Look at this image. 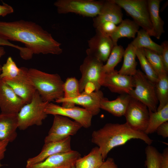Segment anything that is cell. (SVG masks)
Returning <instances> with one entry per match:
<instances>
[{"instance_id": "cell-1", "label": "cell", "mask_w": 168, "mask_h": 168, "mask_svg": "<svg viewBox=\"0 0 168 168\" xmlns=\"http://www.w3.org/2000/svg\"><path fill=\"white\" fill-rule=\"evenodd\" d=\"M0 35L9 40L23 43L33 54L59 55L63 52L61 43L41 26L31 21H0Z\"/></svg>"}, {"instance_id": "cell-27", "label": "cell", "mask_w": 168, "mask_h": 168, "mask_svg": "<svg viewBox=\"0 0 168 168\" xmlns=\"http://www.w3.org/2000/svg\"><path fill=\"white\" fill-rule=\"evenodd\" d=\"M149 110V120L144 133L148 135L156 132L157 127L168 121V104L161 109L153 112Z\"/></svg>"}, {"instance_id": "cell-7", "label": "cell", "mask_w": 168, "mask_h": 168, "mask_svg": "<svg viewBox=\"0 0 168 168\" xmlns=\"http://www.w3.org/2000/svg\"><path fill=\"white\" fill-rule=\"evenodd\" d=\"M150 36L155 34L150 21L147 0H113Z\"/></svg>"}, {"instance_id": "cell-31", "label": "cell", "mask_w": 168, "mask_h": 168, "mask_svg": "<svg viewBox=\"0 0 168 168\" xmlns=\"http://www.w3.org/2000/svg\"><path fill=\"white\" fill-rule=\"evenodd\" d=\"M136 54L144 73L150 81L155 84L158 79V75L145 57L142 49H136Z\"/></svg>"}, {"instance_id": "cell-22", "label": "cell", "mask_w": 168, "mask_h": 168, "mask_svg": "<svg viewBox=\"0 0 168 168\" xmlns=\"http://www.w3.org/2000/svg\"><path fill=\"white\" fill-rule=\"evenodd\" d=\"M161 0H147L148 12L150 21L155 37L159 39L164 33V22L160 16V6Z\"/></svg>"}, {"instance_id": "cell-35", "label": "cell", "mask_w": 168, "mask_h": 168, "mask_svg": "<svg viewBox=\"0 0 168 168\" xmlns=\"http://www.w3.org/2000/svg\"><path fill=\"white\" fill-rule=\"evenodd\" d=\"M0 46H7L14 48L20 51L21 57L24 60L29 58L31 56L30 51L25 47H21L10 42L9 40L0 35Z\"/></svg>"}, {"instance_id": "cell-38", "label": "cell", "mask_w": 168, "mask_h": 168, "mask_svg": "<svg viewBox=\"0 0 168 168\" xmlns=\"http://www.w3.org/2000/svg\"><path fill=\"white\" fill-rule=\"evenodd\" d=\"M158 135L164 138L168 137V122H166L159 126L156 131Z\"/></svg>"}, {"instance_id": "cell-2", "label": "cell", "mask_w": 168, "mask_h": 168, "mask_svg": "<svg viewBox=\"0 0 168 168\" xmlns=\"http://www.w3.org/2000/svg\"><path fill=\"white\" fill-rule=\"evenodd\" d=\"M91 141L97 145L103 160L114 147L125 144L132 139H140L147 145L153 140L145 133L133 130L126 123H107L102 128L93 131Z\"/></svg>"}, {"instance_id": "cell-41", "label": "cell", "mask_w": 168, "mask_h": 168, "mask_svg": "<svg viewBox=\"0 0 168 168\" xmlns=\"http://www.w3.org/2000/svg\"><path fill=\"white\" fill-rule=\"evenodd\" d=\"M99 168H118L113 158H108L104 161Z\"/></svg>"}, {"instance_id": "cell-4", "label": "cell", "mask_w": 168, "mask_h": 168, "mask_svg": "<svg viewBox=\"0 0 168 168\" xmlns=\"http://www.w3.org/2000/svg\"><path fill=\"white\" fill-rule=\"evenodd\" d=\"M49 103L44 101L36 91L31 101L17 114L18 128L23 130L34 125H41L47 117L45 110Z\"/></svg>"}, {"instance_id": "cell-12", "label": "cell", "mask_w": 168, "mask_h": 168, "mask_svg": "<svg viewBox=\"0 0 168 168\" xmlns=\"http://www.w3.org/2000/svg\"><path fill=\"white\" fill-rule=\"evenodd\" d=\"M45 112L47 115H58L70 118L85 128L91 126L93 116L90 112L84 108L75 106L65 107L50 102L48 104Z\"/></svg>"}, {"instance_id": "cell-43", "label": "cell", "mask_w": 168, "mask_h": 168, "mask_svg": "<svg viewBox=\"0 0 168 168\" xmlns=\"http://www.w3.org/2000/svg\"><path fill=\"white\" fill-rule=\"evenodd\" d=\"M5 53V51L4 48L0 46V58ZM2 66L0 65V74L2 71Z\"/></svg>"}, {"instance_id": "cell-39", "label": "cell", "mask_w": 168, "mask_h": 168, "mask_svg": "<svg viewBox=\"0 0 168 168\" xmlns=\"http://www.w3.org/2000/svg\"><path fill=\"white\" fill-rule=\"evenodd\" d=\"M13 12V8L10 5L3 2L2 5H0V16L4 17Z\"/></svg>"}, {"instance_id": "cell-32", "label": "cell", "mask_w": 168, "mask_h": 168, "mask_svg": "<svg viewBox=\"0 0 168 168\" xmlns=\"http://www.w3.org/2000/svg\"><path fill=\"white\" fill-rule=\"evenodd\" d=\"M21 71V67L18 68L12 57H9L2 67L0 78L4 80L12 79L18 76Z\"/></svg>"}, {"instance_id": "cell-16", "label": "cell", "mask_w": 168, "mask_h": 168, "mask_svg": "<svg viewBox=\"0 0 168 168\" xmlns=\"http://www.w3.org/2000/svg\"><path fill=\"white\" fill-rule=\"evenodd\" d=\"M26 103L0 78V109L1 113L17 114Z\"/></svg>"}, {"instance_id": "cell-13", "label": "cell", "mask_w": 168, "mask_h": 168, "mask_svg": "<svg viewBox=\"0 0 168 168\" xmlns=\"http://www.w3.org/2000/svg\"><path fill=\"white\" fill-rule=\"evenodd\" d=\"M101 85L112 92L128 94L134 87V82L133 76L120 74L114 70L104 74Z\"/></svg>"}, {"instance_id": "cell-37", "label": "cell", "mask_w": 168, "mask_h": 168, "mask_svg": "<svg viewBox=\"0 0 168 168\" xmlns=\"http://www.w3.org/2000/svg\"><path fill=\"white\" fill-rule=\"evenodd\" d=\"M162 48V51L161 55L164 67L168 72V41H165L161 45Z\"/></svg>"}, {"instance_id": "cell-23", "label": "cell", "mask_w": 168, "mask_h": 168, "mask_svg": "<svg viewBox=\"0 0 168 168\" xmlns=\"http://www.w3.org/2000/svg\"><path fill=\"white\" fill-rule=\"evenodd\" d=\"M139 27L133 20L128 19L123 20L110 37L114 46L117 45L118 41L121 38H134Z\"/></svg>"}, {"instance_id": "cell-17", "label": "cell", "mask_w": 168, "mask_h": 168, "mask_svg": "<svg viewBox=\"0 0 168 168\" xmlns=\"http://www.w3.org/2000/svg\"><path fill=\"white\" fill-rule=\"evenodd\" d=\"M81 157L78 152L72 150L50 156L41 162L26 168H71Z\"/></svg>"}, {"instance_id": "cell-5", "label": "cell", "mask_w": 168, "mask_h": 168, "mask_svg": "<svg viewBox=\"0 0 168 168\" xmlns=\"http://www.w3.org/2000/svg\"><path fill=\"white\" fill-rule=\"evenodd\" d=\"M134 88L128 95L141 102L153 112L156 111L158 101L156 96L155 84L150 81L143 72L138 69L133 76Z\"/></svg>"}, {"instance_id": "cell-15", "label": "cell", "mask_w": 168, "mask_h": 168, "mask_svg": "<svg viewBox=\"0 0 168 168\" xmlns=\"http://www.w3.org/2000/svg\"><path fill=\"white\" fill-rule=\"evenodd\" d=\"M20 74L10 80H3L26 104L30 102L36 90L28 75V69L21 67Z\"/></svg>"}, {"instance_id": "cell-9", "label": "cell", "mask_w": 168, "mask_h": 168, "mask_svg": "<svg viewBox=\"0 0 168 168\" xmlns=\"http://www.w3.org/2000/svg\"><path fill=\"white\" fill-rule=\"evenodd\" d=\"M104 97L103 93L100 90L91 92L84 91L75 97L66 99L62 97L55 102L62 103V106L65 107H73L76 104L81 105L94 116L100 113V103Z\"/></svg>"}, {"instance_id": "cell-19", "label": "cell", "mask_w": 168, "mask_h": 168, "mask_svg": "<svg viewBox=\"0 0 168 168\" xmlns=\"http://www.w3.org/2000/svg\"><path fill=\"white\" fill-rule=\"evenodd\" d=\"M122 8L113 0L104 1L99 14L93 18V26L96 29L101 24L110 21L116 25L123 20Z\"/></svg>"}, {"instance_id": "cell-36", "label": "cell", "mask_w": 168, "mask_h": 168, "mask_svg": "<svg viewBox=\"0 0 168 168\" xmlns=\"http://www.w3.org/2000/svg\"><path fill=\"white\" fill-rule=\"evenodd\" d=\"M117 27L116 25L113 22L107 21L101 24L96 30L102 35L110 37L115 31Z\"/></svg>"}, {"instance_id": "cell-10", "label": "cell", "mask_w": 168, "mask_h": 168, "mask_svg": "<svg viewBox=\"0 0 168 168\" xmlns=\"http://www.w3.org/2000/svg\"><path fill=\"white\" fill-rule=\"evenodd\" d=\"M82 127L79 123L67 117L54 115L52 125L44 138V142L64 139L75 135Z\"/></svg>"}, {"instance_id": "cell-29", "label": "cell", "mask_w": 168, "mask_h": 168, "mask_svg": "<svg viewBox=\"0 0 168 168\" xmlns=\"http://www.w3.org/2000/svg\"><path fill=\"white\" fill-rule=\"evenodd\" d=\"M124 51V49L121 45H117L114 46L106 64L103 66L102 72L104 73H108L115 70V66L121 61Z\"/></svg>"}, {"instance_id": "cell-24", "label": "cell", "mask_w": 168, "mask_h": 168, "mask_svg": "<svg viewBox=\"0 0 168 168\" xmlns=\"http://www.w3.org/2000/svg\"><path fill=\"white\" fill-rule=\"evenodd\" d=\"M136 49L130 43L124 50L123 57V62L119 73L133 76L135 74L137 63L136 60Z\"/></svg>"}, {"instance_id": "cell-21", "label": "cell", "mask_w": 168, "mask_h": 168, "mask_svg": "<svg viewBox=\"0 0 168 168\" xmlns=\"http://www.w3.org/2000/svg\"><path fill=\"white\" fill-rule=\"evenodd\" d=\"M131 97L128 94H122L115 100H110L104 97L100 105V109L116 117L124 116L127 109Z\"/></svg>"}, {"instance_id": "cell-20", "label": "cell", "mask_w": 168, "mask_h": 168, "mask_svg": "<svg viewBox=\"0 0 168 168\" xmlns=\"http://www.w3.org/2000/svg\"><path fill=\"white\" fill-rule=\"evenodd\" d=\"M17 114H0V141L13 142L17 136Z\"/></svg>"}, {"instance_id": "cell-18", "label": "cell", "mask_w": 168, "mask_h": 168, "mask_svg": "<svg viewBox=\"0 0 168 168\" xmlns=\"http://www.w3.org/2000/svg\"><path fill=\"white\" fill-rule=\"evenodd\" d=\"M72 150L70 137L60 141L44 143L38 155L27 160L26 167L41 162L50 156L68 152Z\"/></svg>"}, {"instance_id": "cell-28", "label": "cell", "mask_w": 168, "mask_h": 168, "mask_svg": "<svg viewBox=\"0 0 168 168\" xmlns=\"http://www.w3.org/2000/svg\"><path fill=\"white\" fill-rule=\"evenodd\" d=\"M155 86L156 94L159 103L157 109V110H158L168 104V74L158 76Z\"/></svg>"}, {"instance_id": "cell-34", "label": "cell", "mask_w": 168, "mask_h": 168, "mask_svg": "<svg viewBox=\"0 0 168 168\" xmlns=\"http://www.w3.org/2000/svg\"><path fill=\"white\" fill-rule=\"evenodd\" d=\"M63 90L64 98L69 99L77 96L81 93L78 81L75 77L67 78L64 82Z\"/></svg>"}, {"instance_id": "cell-3", "label": "cell", "mask_w": 168, "mask_h": 168, "mask_svg": "<svg viewBox=\"0 0 168 168\" xmlns=\"http://www.w3.org/2000/svg\"><path fill=\"white\" fill-rule=\"evenodd\" d=\"M28 75L44 101L50 102L63 97L64 82L58 74H50L34 68L28 69Z\"/></svg>"}, {"instance_id": "cell-40", "label": "cell", "mask_w": 168, "mask_h": 168, "mask_svg": "<svg viewBox=\"0 0 168 168\" xmlns=\"http://www.w3.org/2000/svg\"><path fill=\"white\" fill-rule=\"evenodd\" d=\"M160 168H168V148L166 147L161 153Z\"/></svg>"}, {"instance_id": "cell-30", "label": "cell", "mask_w": 168, "mask_h": 168, "mask_svg": "<svg viewBox=\"0 0 168 168\" xmlns=\"http://www.w3.org/2000/svg\"><path fill=\"white\" fill-rule=\"evenodd\" d=\"M142 49L145 57L158 76L168 74L160 55L152 50L146 48Z\"/></svg>"}, {"instance_id": "cell-14", "label": "cell", "mask_w": 168, "mask_h": 168, "mask_svg": "<svg viewBox=\"0 0 168 168\" xmlns=\"http://www.w3.org/2000/svg\"><path fill=\"white\" fill-rule=\"evenodd\" d=\"M87 56L94 58L103 63L107 61L114 45L110 37L96 30L95 35L88 41Z\"/></svg>"}, {"instance_id": "cell-25", "label": "cell", "mask_w": 168, "mask_h": 168, "mask_svg": "<svg viewBox=\"0 0 168 168\" xmlns=\"http://www.w3.org/2000/svg\"><path fill=\"white\" fill-rule=\"evenodd\" d=\"M104 161L98 147L93 148L86 155L76 161L75 168H99Z\"/></svg>"}, {"instance_id": "cell-11", "label": "cell", "mask_w": 168, "mask_h": 168, "mask_svg": "<svg viewBox=\"0 0 168 168\" xmlns=\"http://www.w3.org/2000/svg\"><path fill=\"white\" fill-rule=\"evenodd\" d=\"M126 123L134 130L144 132L149 120L148 108L139 101L131 97L124 115Z\"/></svg>"}, {"instance_id": "cell-33", "label": "cell", "mask_w": 168, "mask_h": 168, "mask_svg": "<svg viewBox=\"0 0 168 168\" xmlns=\"http://www.w3.org/2000/svg\"><path fill=\"white\" fill-rule=\"evenodd\" d=\"M145 152L146 155L145 165L147 168H160L161 153L151 145L146 147Z\"/></svg>"}, {"instance_id": "cell-26", "label": "cell", "mask_w": 168, "mask_h": 168, "mask_svg": "<svg viewBox=\"0 0 168 168\" xmlns=\"http://www.w3.org/2000/svg\"><path fill=\"white\" fill-rule=\"evenodd\" d=\"M136 49L146 48L153 51L161 55L162 48L153 41L150 36L145 30L142 29L138 31L137 36L130 43Z\"/></svg>"}, {"instance_id": "cell-8", "label": "cell", "mask_w": 168, "mask_h": 168, "mask_svg": "<svg viewBox=\"0 0 168 168\" xmlns=\"http://www.w3.org/2000/svg\"><path fill=\"white\" fill-rule=\"evenodd\" d=\"M103 63L91 56H87L80 67L81 77L79 81L80 93L89 83H91L95 91L99 90L103 76Z\"/></svg>"}, {"instance_id": "cell-44", "label": "cell", "mask_w": 168, "mask_h": 168, "mask_svg": "<svg viewBox=\"0 0 168 168\" xmlns=\"http://www.w3.org/2000/svg\"><path fill=\"white\" fill-rule=\"evenodd\" d=\"M71 168H75V166L72 167Z\"/></svg>"}, {"instance_id": "cell-6", "label": "cell", "mask_w": 168, "mask_h": 168, "mask_svg": "<svg viewBox=\"0 0 168 168\" xmlns=\"http://www.w3.org/2000/svg\"><path fill=\"white\" fill-rule=\"evenodd\" d=\"M104 1L58 0L54 3L60 14L74 13L83 16L94 18L100 13Z\"/></svg>"}, {"instance_id": "cell-42", "label": "cell", "mask_w": 168, "mask_h": 168, "mask_svg": "<svg viewBox=\"0 0 168 168\" xmlns=\"http://www.w3.org/2000/svg\"><path fill=\"white\" fill-rule=\"evenodd\" d=\"M9 142L7 140L0 141V161L5 156V153Z\"/></svg>"}, {"instance_id": "cell-45", "label": "cell", "mask_w": 168, "mask_h": 168, "mask_svg": "<svg viewBox=\"0 0 168 168\" xmlns=\"http://www.w3.org/2000/svg\"><path fill=\"white\" fill-rule=\"evenodd\" d=\"M1 164H0V167H1Z\"/></svg>"}]
</instances>
